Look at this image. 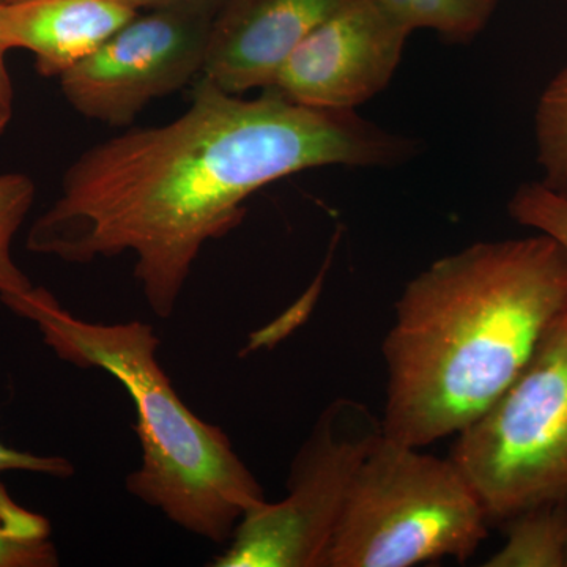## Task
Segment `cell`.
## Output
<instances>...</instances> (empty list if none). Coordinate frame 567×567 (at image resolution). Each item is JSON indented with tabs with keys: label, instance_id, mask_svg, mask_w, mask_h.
<instances>
[{
	"label": "cell",
	"instance_id": "30bf717a",
	"mask_svg": "<svg viewBox=\"0 0 567 567\" xmlns=\"http://www.w3.org/2000/svg\"><path fill=\"white\" fill-rule=\"evenodd\" d=\"M136 13L114 0L0 3V48L32 52L41 76L59 80Z\"/></svg>",
	"mask_w": 567,
	"mask_h": 567
},
{
	"label": "cell",
	"instance_id": "ffe728a7",
	"mask_svg": "<svg viewBox=\"0 0 567 567\" xmlns=\"http://www.w3.org/2000/svg\"><path fill=\"white\" fill-rule=\"evenodd\" d=\"M17 2V0H0V3Z\"/></svg>",
	"mask_w": 567,
	"mask_h": 567
},
{
	"label": "cell",
	"instance_id": "d6986e66",
	"mask_svg": "<svg viewBox=\"0 0 567 567\" xmlns=\"http://www.w3.org/2000/svg\"><path fill=\"white\" fill-rule=\"evenodd\" d=\"M136 11L175 9V7H205L219 10L227 0H114Z\"/></svg>",
	"mask_w": 567,
	"mask_h": 567
},
{
	"label": "cell",
	"instance_id": "9a60e30c",
	"mask_svg": "<svg viewBox=\"0 0 567 567\" xmlns=\"http://www.w3.org/2000/svg\"><path fill=\"white\" fill-rule=\"evenodd\" d=\"M537 162L547 188L567 196V66L540 95L536 111Z\"/></svg>",
	"mask_w": 567,
	"mask_h": 567
},
{
	"label": "cell",
	"instance_id": "4fadbf2b",
	"mask_svg": "<svg viewBox=\"0 0 567 567\" xmlns=\"http://www.w3.org/2000/svg\"><path fill=\"white\" fill-rule=\"evenodd\" d=\"M59 565L50 520L14 502L0 483V567Z\"/></svg>",
	"mask_w": 567,
	"mask_h": 567
},
{
	"label": "cell",
	"instance_id": "2e32d148",
	"mask_svg": "<svg viewBox=\"0 0 567 567\" xmlns=\"http://www.w3.org/2000/svg\"><path fill=\"white\" fill-rule=\"evenodd\" d=\"M514 221L548 235L567 251V196L540 182L524 183L507 204Z\"/></svg>",
	"mask_w": 567,
	"mask_h": 567
},
{
	"label": "cell",
	"instance_id": "3957f363",
	"mask_svg": "<svg viewBox=\"0 0 567 567\" xmlns=\"http://www.w3.org/2000/svg\"><path fill=\"white\" fill-rule=\"evenodd\" d=\"M3 305L35 323L59 360L107 372L128 391L142 462L126 491L185 532L229 543L241 517L267 496L226 432L194 415L174 390L152 324L82 320L40 286Z\"/></svg>",
	"mask_w": 567,
	"mask_h": 567
},
{
	"label": "cell",
	"instance_id": "52a82bcc",
	"mask_svg": "<svg viewBox=\"0 0 567 567\" xmlns=\"http://www.w3.org/2000/svg\"><path fill=\"white\" fill-rule=\"evenodd\" d=\"M216 13L205 7L137 11L59 78L63 96L89 121L130 125L155 100L199 80Z\"/></svg>",
	"mask_w": 567,
	"mask_h": 567
},
{
	"label": "cell",
	"instance_id": "277c9868",
	"mask_svg": "<svg viewBox=\"0 0 567 567\" xmlns=\"http://www.w3.org/2000/svg\"><path fill=\"white\" fill-rule=\"evenodd\" d=\"M488 525L456 462L382 434L354 476L324 567L464 563L486 539Z\"/></svg>",
	"mask_w": 567,
	"mask_h": 567
},
{
	"label": "cell",
	"instance_id": "8fae6325",
	"mask_svg": "<svg viewBox=\"0 0 567 567\" xmlns=\"http://www.w3.org/2000/svg\"><path fill=\"white\" fill-rule=\"evenodd\" d=\"M506 540L486 567H567V499L543 503L505 522Z\"/></svg>",
	"mask_w": 567,
	"mask_h": 567
},
{
	"label": "cell",
	"instance_id": "7c38bea8",
	"mask_svg": "<svg viewBox=\"0 0 567 567\" xmlns=\"http://www.w3.org/2000/svg\"><path fill=\"white\" fill-rule=\"evenodd\" d=\"M413 31L439 33L450 43H470L486 29L498 0H380Z\"/></svg>",
	"mask_w": 567,
	"mask_h": 567
},
{
	"label": "cell",
	"instance_id": "7a4b0ae2",
	"mask_svg": "<svg viewBox=\"0 0 567 567\" xmlns=\"http://www.w3.org/2000/svg\"><path fill=\"white\" fill-rule=\"evenodd\" d=\"M567 308V251L548 235L480 241L405 284L383 339L382 432L421 447L498 398Z\"/></svg>",
	"mask_w": 567,
	"mask_h": 567
},
{
	"label": "cell",
	"instance_id": "9c48e42d",
	"mask_svg": "<svg viewBox=\"0 0 567 567\" xmlns=\"http://www.w3.org/2000/svg\"><path fill=\"white\" fill-rule=\"evenodd\" d=\"M352 0H227L199 80L230 95L265 91L301 41Z\"/></svg>",
	"mask_w": 567,
	"mask_h": 567
},
{
	"label": "cell",
	"instance_id": "ba28073f",
	"mask_svg": "<svg viewBox=\"0 0 567 567\" xmlns=\"http://www.w3.org/2000/svg\"><path fill=\"white\" fill-rule=\"evenodd\" d=\"M410 33L380 0H352L301 41L268 89L311 110L357 111L393 80Z\"/></svg>",
	"mask_w": 567,
	"mask_h": 567
},
{
	"label": "cell",
	"instance_id": "8992f818",
	"mask_svg": "<svg viewBox=\"0 0 567 567\" xmlns=\"http://www.w3.org/2000/svg\"><path fill=\"white\" fill-rule=\"evenodd\" d=\"M361 402L324 406L290 465L287 495L238 522L215 567H324L354 476L382 435Z\"/></svg>",
	"mask_w": 567,
	"mask_h": 567
},
{
	"label": "cell",
	"instance_id": "6da1fadb",
	"mask_svg": "<svg viewBox=\"0 0 567 567\" xmlns=\"http://www.w3.org/2000/svg\"><path fill=\"white\" fill-rule=\"evenodd\" d=\"M417 153L420 142L357 111L311 110L270 89L248 100L199 80L181 117L78 156L25 248L80 265L133 254L148 308L167 319L204 246L240 226L259 189L320 167L401 166Z\"/></svg>",
	"mask_w": 567,
	"mask_h": 567
},
{
	"label": "cell",
	"instance_id": "5bb4252c",
	"mask_svg": "<svg viewBox=\"0 0 567 567\" xmlns=\"http://www.w3.org/2000/svg\"><path fill=\"white\" fill-rule=\"evenodd\" d=\"M37 186L29 175H0V301L31 292L33 284L14 262L13 241L35 203Z\"/></svg>",
	"mask_w": 567,
	"mask_h": 567
},
{
	"label": "cell",
	"instance_id": "e0dca14e",
	"mask_svg": "<svg viewBox=\"0 0 567 567\" xmlns=\"http://www.w3.org/2000/svg\"><path fill=\"white\" fill-rule=\"evenodd\" d=\"M7 472H28L51 477H70L74 475V466L69 458L61 456H40L24 453L3 445L0 442V475Z\"/></svg>",
	"mask_w": 567,
	"mask_h": 567
},
{
	"label": "cell",
	"instance_id": "5b68a950",
	"mask_svg": "<svg viewBox=\"0 0 567 567\" xmlns=\"http://www.w3.org/2000/svg\"><path fill=\"white\" fill-rule=\"evenodd\" d=\"M454 436L450 458L491 525L567 499V308L513 383Z\"/></svg>",
	"mask_w": 567,
	"mask_h": 567
},
{
	"label": "cell",
	"instance_id": "ac0fdd59",
	"mask_svg": "<svg viewBox=\"0 0 567 567\" xmlns=\"http://www.w3.org/2000/svg\"><path fill=\"white\" fill-rule=\"evenodd\" d=\"M7 51L0 48V137L9 128L14 112V89L9 66L6 61Z\"/></svg>",
	"mask_w": 567,
	"mask_h": 567
}]
</instances>
